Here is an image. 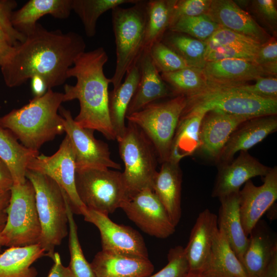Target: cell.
<instances>
[{
  "instance_id": "cell-50",
  "label": "cell",
  "mask_w": 277,
  "mask_h": 277,
  "mask_svg": "<svg viewBox=\"0 0 277 277\" xmlns=\"http://www.w3.org/2000/svg\"><path fill=\"white\" fill-rule=\"evenodd\" d=\"M10 198V190L0 189V226H4L7 219V208Z\"/></svg>"
},
{
  "instance_id": "cell-51",
  "label": "cell",
  "mask_w": 277,
  "mask_h": 277,
  "mask_svg": "<svg viewBox=\"0 0 277 277\" xmlns=\"http://www.w3.org/2000/svg\"><path fill=\"white\" fill-rule=\"evenodd\" d=\"M31 89L34 97L44 95L48 89L45 82L39 77H33L31 79Z\"/></svg>"
},
{
  "instance_id": "cell-28",
  "label": "cell",
  "mask_w": 277,
  "mask_h": 277,
  "mask_svg": "<svg viewBox=\"0 0 277 277\" xmlns=\"http://www.w3.org/2000/svg\"><path fill=\"white\" fill-rule=\"evenodd\" d=\"M125 80L109 92V114L111 124L117 138L125 131V120L129 105L136 90L140 78L138 62L128 70Z\"/></svg>"
},
{
  "instance_id": "cell-22",
  "label": "cell",
  "mask_w": 277,
  "mask_h": 277,
  "mask_svg": "<svg viewBox=\"0 0 277 277\" xmlns=\"http://www.w3.org/2000/svg\"><path fill=\"white\" fill-rule=\"evenodd\" d=\"M138 64L140 70V81L128 108L126 116L172 94L154 64L149 51L143 50Z\"/></svg>"
},
{
  "instance_id": "cell-34",
  "label": "cell",
  "mask_w": 277,
  "mask_h": 277,
  "mask_svg": "<svg viewBox=\"0 0 277 277\" xmlns=\"http://www.w3.org/2000/svg\"><path fill=\"white\" fill-rule=\"evenodd\" d=\"M161 42L182 57L190 67L204 68L206 63V42L169 30L164 34Z\"/></svg>"
},
{
  "instance_id": "cell-14",
  "label": "cell",
  "mask_w": 277,
  "mask_h": 277,
  "mask_svg": "<svg viewBox=\"0 0 277 277\" xmlns=\"http://www.w3.org/2000/svg\"><path fill=\"white\" fill-rule=\"evenodd\" d=\"M82 215L85 221L98 229L102 250L148 259L144 240L137 230L128 226L116 224L108 215L87 208Z\"/></svg>"
},
{
  "instance_id": "cell-44",
  "label": "cell",
  "mask_w": 277,
  "mask_h": 277,
  "mask_svg": "<svg viewBox=\"0 0 277 277\" xmlns=\"http://www.w3.org/2000/svg\"><path fill=\"white\" fill-rule=\"evenodd\" d=\"M254 62L267 76H276L277 41L275 35L260 47Z\"/></svg>"
},
{
  "instance_id": "cell-27",
  "label": "cell",
  "mask_w": 277,
  "mask_h": 277,
  "mask_svg": "<svg viewBox=\"0 0 277 277\" xmlns=\"http://www.w3.org/2000/svg\"><path fill=\"white\" fill-rule=\"evenodd\" d=\"M239 192L219 199L221 206L217 225L219 229L224 232L230 246L242 262L249 244V238L246 235L241 222Z\"/></svg>"
},
{
  "instance_id": "cell-48",
  "label": "cell",
  "mask_w": 277,
  "mask_h": 277,
  "mask_svg": "<svg viewBox=\"0 0 277 277\" xmlns=\"http://www.w3.org/2000/svg\"><path fill=\"white\" fill-rule=\"evenodd\" d=\"M53 261L54 264L47 277H74L69 267L63 265L58 252H55Z\"/></svg>"
},
{
  "instance_id": "cell-17",
  "label": "cell",
  "mask_w": 277,
  "mask_h": 277,
  "mask_svg": "<svg viewBox=\"0 0 277 277\" xmlns=\"http://www.w3.org/2000/svg\"><path fill=\"white\" fill-rule=\"evenodd\" d=\"M250 118L216 111L206 112L200 125L199 150L209 159L218 161L232 132L240 124Z\"/></svg>"
},
{
  "instance_id": "cell-33",
  "label": "cell",
  "mask_w": 277,
  "mask_h": 277,
  "mask_svg": "<svg viewBox=\"0 0 277 277\" xmlns=\"http://www.w3.org/2000/svg\"><path fill=\"white\" fill-rule=\"evenodd\" d=\"M175 0H149L146 3V22L143 50L149 51L168 30Z\"/></svg>"
},
{
  "instance_id": "cell-45",
  "label": "cell",
  "mask_w": 277,
  "mask_h": 277,
  "mask_svg": "<svg viewBox=\"0 0 277 277\" xmlns=\"http://www.w3.org/2000/svg\"><path fill=\"white\" fill-rule=\"evenodd\" d=\"M17 3L14 0H0V28L9 37L13 47L23 42L26 36L13 26L11 18Z\"/></svg>"
},
{
  "instance_id": "cell-54",
  "label": "cell",
  "mask_w": 277,
  "mask_h": 277,
  "mask_svg": "<svg viewBox=\"0 0 277 277\" xmlns=\"http://www.w3.org/2000/svg\"><path fill=\"white\" fill-rule=\"evenodd\" d=\"M0 43L9 45L11 46H12L9 37L4 33V32L2 30L1 28H0Z\"/></svg>"
},
{
  "instance_id": "cell-26",
  "label": "cell",
  "mask_w": 277,
  "mask_h": 277,
  "mask_svg": "<svg viewBox=\"0 0 277 277\" xmlns=\"http://www.w3.org/2000/svg\"><path fill=\"white\" fill-rule=\"evenodd\" d=\"M72 0H30L13 12L14 28L25 36L35 29L37 21L45 15L58 19L67 18L72 10Z\"/></svg>"
},
{
  "instance_id": "cell-8",
  "label": "cell",
  "mask_w": 277,
  "mask_h": 277,
  "mask_svg": "<svg viewBox=\"0 0 277 277\" xmlns=\"http://www.w3.org/2000/svg\"><path fill=\"white\" fill-rule=\"evenodd\" d=\"M41 236L32 184L28 179L22 184H13L7 208L6 221L0 232L2 246L24 247L38 244Z\"/></svg>"
},
{
  "instance_id": "cell-18",
  "label": "cell",
  "mask_w": 277,
  "mask_h": 277,
  "mask_svg": "<svg viewBox=\"0 0 277 277\" xmlns=\"http://www.w3.org/2000/svg\"><path fill=\"white\" fill-rule=\"evenodd\" d=\"M219 230L217 216L208 209L200 213L184 248L190 273L202 274L209 259Z\"/></svg>"
},
{
  "instance_id": "cell-39",
  "label": "cell",
  "mask_w": 277,
  "mask_h": 277,
  "mask_svg": "<svg viewBox=\"0 0 277 277\" xmlns=\"http://www.w3.org/2000/svg\"><path fill=\"white\" fill-rule=\"evenodd\" d=\"M149 53L160 73L171 72L190 67L182 57L161 41L153 44Z\"/></svg>"
},
{
  "instance_id": "cell-49",
  "label": "cell",
  "mask_w": 277,
  "mask_h": 277,
  "mask_svg": "<svg viewBox=\"0 0 277 277\" xmlns=\"http://www.w3.org/2000/svg\"><path fill=\"white\" fill-rule=\"evenodd\" d=\"M14 183L8 166L0 158V189L10 191Z\"/></svg>"
},
{
  "instance_id": "cell-20",
  "label": "cell",
  "mask_w": 277,
  "mask_h": 277,
  "mask_svg": "<svg viewBox=\"0 0 277 277\" xmlns=\"http://www.w3.org/2000/svg\"><path fill=\"white\" fill-rule=\"evenodd\" d=\"M202 70L211 87H234L267 76L254 61L244 59L208 62Z\"/></svg>"
},
{
  "instance_id": "cell-40",
  "label": "cell",
  "mask_w": 277,
  "mask_h": 277,
  "mask_svg": "<svg viewBox=\"0 0 277 277\" xmlns=\"http://www.w3.org/2000/svg\"><path fill=\"white\" fill-rule=\"evenodd\" d=\"M206 42L234 46L258 52L262 45L257 40L228 29L220 27Z\"/></svg>"
},
{
  "instance_id": "cell-21",
  "label": "cell",
  "mask_w": 277,
  "mask_h": 277,
  "mask_svg": "<svg viewBox=\"0 0 277 277\" xmlns=\"http://www.w3.org/2000/svg\"><path fill=\"white\" fill-rule=\"evenodd\" d=\"M277 129L276 115L250 118L240 124L230 136L218 161L229 163L238 152L248 149Z\"/></svg>"
},
{
  "instance_id": "cell-6",
  "label": "cell",
  "mask_w": 277,
  "mask_h": 277,
  "mask_svg": "<svg viewBox=\"0 0 277 277\" xmlns=\"http://www.w3.org/2000/svg\"><path fill=\"white\" fill-rule=\"evenodd\" d=\"M116 140L124 164L122 173L128 198L144 189H152L159 161L151 141L137 125L128 121L123 135Z\"/></svg>"
},
{
  "instance_id": "cell-7",
  "label": "cell",
  "mask_w": 277,
  "mask_h": 277,
  "mask_svg": "<svg viewBox=\"0 0 277 277\" xmlns=\"http://www.w3.org/2000/svg\"><path fill=\"white\" fill-rule=\"evenodd\" d=\"M186 98V106L182 114L216 111L254 118L277 113V99L261 97L233 87L209 86Z\"/></svg>"
},
{
  "instance_id": "cell-31",
  "label": "cell",
  "mask_w": 277,
  "mask_h": 277,
  "mask_svg": "<svg viewBox=\"0 0 277 277\" xmlns=\"http://www.w3.org/2000/svg\"><path fill=\"white\" fill-rule=\"evenodd\" d=\"M45 255L39 244L9 247L0 254V277H36L32 265Z\"/></svg>"
},
{
  "instance_id": "cell-3",
  "label": "cell",
  "mask_w": 277,
  "mask_h": 277,
  "mask_svg": "<svg viewBox=\"0 0 277 277\" xmlns=\"http://www.w3.org/2000/svg\"><path fill=\"white\" fill-rule=\"evenodd\" d=\"M63 93L48 89L18 109L0 117V125L10 130L25 147L38 151L46 143L65 132L64 118L58 111Z\"/></svg>"
},
{
  "instance_id": "cell-4",
  "label": "cell",
  "mask_w": 277,
  "mask_h": 277,
  "mask_svg": "<svg viewBox=\"0 0 277 277\" xmlns=\"http://www.w3.org/2000/svg\"><path fill=\"white\" fill-rule=\"evenodd\" d=\"M26 177L32 184L41 227L39 245L45 256L54 259L55 249L68 234L65 191L49 176L27 169Z\"/></svg>"
},
{
  "instance_id": "cell-53",
  "label": "cell",
  "mask_w": 277,
  "mask_h": 277,
  "mask_svg": "<svg viewBox=\"0 0 277 277\" xmlns=\"http://www.w3.org/2000/svg\"><path fill=\"white\" fill-rule=\"evenodd\" d=\"M261 277H277V253L274 254L266 271Z\"/></svg>"
},
{
  "instance_id": "cell-52",
  "label": "cell",
  "mask_w": 277,
  "mask_h": 277,
  "mask_svg": "<svg viewBox=\"0 0 277 277\" xmlns=\"http://www.w3.org/2000/svg\"><path fill=\"white\" fill-rule=\"evenodd\" d=\"M14 47L9 45L0 43V66L9 57Z\"/></svg>"
},
{
  "instance_id": "cell-15",
  "label": "cell",
  "mask_w": 277,
  "mask_h": 277,
  "mask_svg": "<svg viewBox=\"0 0 277 277\" xmlns=\"http://www.w3.org/2000/svg\"><path fill=\"white\" fill-rule=\"evenodd\" d=\"M263 179L259 186L248 181L239 192L241 220L247 236L277 199L276 166L271 168Z\"/></svg>"
},
{
  "instance_id": "cell-55",
  "label": "cell",
  "mask_w": 277,
  "mask_h": 277,
  "mask_svg": "<svg viewBox=\"0 0 277 277\" xmlns=\"http://www.w3.org/2000/svg\"><path fill=\"white\" fill-rule=\"evenodd\" d=\"M186 277H205L202 274H192L189 273Z\"/></svg>"
},
{
  "instance_id": "cell-11",
  "label": "cell",
  "mask_w": 277,
  "mask_h": 277,
  "mask_svg": "<svg viewBox=\"0 0 277 277\" xmlns=\"http://www.w3.org/2000/svg\"><path fill=\"white\" fill-rule=\"evenodd\" d=\"M27 169L46 175L54 181L66 193L73 213L83 215L87 208L76 192L75 157L67 135L55 153L50 156L39 154L30 161Z\"/></svg>"
},
{
  "instance_id": "cell-29",
  "label": "cell",
  "mask_w": 277,
  "mask_h": 277,
  "mask_svg": "<svg viewBox=\"0 0 277 277\" xmlns=\"http://www.w3.org/2000/svg\"><path fill=\"white\" fill-rule=\"evenodd\" d=\"M202 274L205 277H248L224 232L218 230L208 263Z\"/></svg>"
},
{
  "instance_id": "cell-10",
  "label": "cell",
  "mask_w": 277,
  "mask_h": 277,
  "mask_svg": "<svg viewBox=\"0 0 277 277\" xmlns=\"http://www.w3.org/2000/svg\"><path fill=\"white\" fill-rule=\"evenodd\" d=\"M75 184L78 196L88 209L108 215L128 198L122 173L110 168L76 169Z\"/></svg>"
},
{
  "instance_id": "cell-41",
  "label": "cell",
  "mask_w": 277,
  "mask_h": 277,
  "mask_svg": "<svg viewBox=\"0 0 277 277\" xmlns=\"http://www.w3.org/2000/svg\"><path fill=\"white\" fill-rule=\"evenodd\" d=\"M167 265L154 274L147 277H186L189 272L184 247L177 246L171 248L167 254Z\"/></svg>"
},
{
  "instance_id": "cell-43",
  "label": "cell",
  "mask_w": 277,
  "mask_h": 277,
  "mask_svg": "<svg viewBox=\"0 0 277 277\" xmlns=\"http://www.w3.org/2000/svg\"><path fill=\"white\" fill-rule=\"evenodd\" d=\"M211 2V0H175L169 28L182 17L206 14Z\"/></svg>"
},
{
  "instance_id": "cell-38",
  "label": "cell",
  "mask_w": 277,
  "mask_h": 277,
  "mask_svg": "<svg viewBox=\"0 0 277 277\" xmlns=\"http://www.w3.org/2000/svg\"><path fill=\"white\" fill-rule=\"evenodd\" d=\"M221 27L207 15L184 16L178 19L168 30L188 35L206 42Z\"/></svg>"
},
{
  "instance_id": "cell-19",
  "label": "cell",
  "mask_w": 277,
  "mask_h": 277,
  "mask_svg": "<svg viewBox=\"0 0 277 277\" xmlns=\"http://www.w3.org/2000/svg\"><path fill=\"white\" fill-rule=\"evenodd\" d=\"M206 14L221 27L252 37L262 44L272 36L234 1L211 0Z\"/></svg>"
},
{
  "instance_id": "cell-25",
  "label": "cell",
  "mask_w": 277,
  "mask_h": 277,
  "mask_svg": "<svg viewBox=\"0 0 277 277\" xmlns=\"http://www.w3.org/2000/svg\"><path fill=\"white\" fill-rule=\"evenodd\" d=\"M182 174L179 163L170 161L162 163L154 179L152 189L176 227L182 215Z\"/></svg>"
},
{
  "instance_id": "cell-5",
  "label": "cell",
  "mask_w": 277,
  "mask_h": 277,
  "mask_svg": "<svg viewBox=\"0 0 277 277\" xmlns=\"http://www.w3.org/2000/svg\"><path fill=\"white\" fill-rule=\"evenodd\" d=\"M147 1L138 0L130 7L118 6L112 10V21L116 45V66L110 78L113 89L135 65L144 50Z\"/></svg>"
},
{
  "instance_id": "cell-36",
  "label": "cell",
  "mask_w": 277,
  "mask_h": 277,
  "mask_svg": "<svg viewBox=\"0 0 277 277\" xmlns=\"http://www.w3.org/2000/svg\"><path fill=\"white\" fill-rule=\"evenodd\" d=\"M138 0H72V10L78 15L88 37L94 36L99 17L105 12L125 4L136 3Z\"/></svg>"
},
{
  "instance_id": "cell-23",
  "label": "cell",
  "mask_w": 277,
  "mask_h": 277,
  "mask_svg": "<svg viewBox=\"0 0 277 277\" xmlns=\"http://www.w3.org/2000/svg\"><path fill=\"white\" fill-rule=\"evenodd\" d=\"M249 235V244L241 263L248 277H261L277 253L276 240L260 220Z\"/></svg>"
},
{
  "instance_id": "cell-16",
  "label": "cell",
  "mask_w": 277,
  "mask_h": 277,
  "mask_svg": "<svg viewBox=\"0 0 277 277\" xmlns=\"http://www.w3.org/2000/svg\"><path fill=\"white\" fill-rule=\"evenodd\" d=\"M271 169L252 156L248 151L229 163H222L219 168L212 196L219 199L239 192L241 187L251 178L265 176Z\"/></svg>"
},
{
  "instance_id": "cell-24",
  "label": "cell",
  "mask_w": 277,
  "mask_h": 277,
  "mask_svg": "<svg viewBox=\"0 0 277 277\" xmlns=\"http://www.w3.org/2000/svg\"><path fill=\"white\" fill-rule=\"evenodd\" d=\"M96 277H147L154 270L149 259L101 250L90 263Z\"/></svg>"
},
{
  "instance_id": "cell-12",
  "label": "cell",
  "mask_w": 277,
  "mask_h": 277,
  "mask_svg": "<svg viewBox=\"0 0 277 277\" xmlns=\"http://www.w3.org/2000/svg\"><path fill=\"white\" fill-rule=\"evenodd\" d=\"M59 112L64 118L65 132L69 138L74 152L76 169H121V165L111 159L107 144L95 138L94 130L77 125L71 112L64 107L61 106Z\"/></svg>"
},
{
  "instance_id": "cell-13",
  "label": "cell",
  "mask_w": 277,
  "mask_h": 277,
  "mask_svg": "<svg viewBox=\"0 0 277 277\" xmlns=\"http://www.w3.org/2000/svg\"><path fill=\"white\" fill-rule=\"evenodd\" d=\"M127 217L149 235L166 239L175 231L164 207L150 188L144 189L128 198L121 208Z\"/></svg>"
},
{
  "instance_id": "cell-32",
  "label": "cell",
  "mask_w": 277,
  "mask_h": 277,
  "mask_svg": "<svg viewBox=\"0 0 277 277\" xmlns=\"http://www.w3.org/2000/svg\"><path fill=\"white\" fill-rule=\"evenodd\" d=\"M38 154L39 151L25 147L10 130L0 125V158L10 169L13 184H22L26 181L28 166Z\"/></svg>"
},
{
  "instance_id": "cell-2",
  "label": "cell",
  "mask_w": 277,
  "mask_h": 277,
  "mask_svg": "<svg viewBox=\"0 0 277 277\" xmlns=\"http://www.w3.org/2000/svg\"><path fill=\"white\" fill-rule=\"evenodd\" d=\"M108 60L103 47L85 51L75 60L68 70V78L76 79L74 85H64L63 102L77 100L80 112L74 118L79 126L96 130L109 140H116L108 109V86L110 78L104 74Z\"/></svg>"
},
{
  "instance_id": "cell-35",
  "label": "cell",
  "mask_w": 277,
  "mask_h": 277,
  "mask_svg": "<svg viewBox=\"0 0 277 277\" xmlns=\"http://www.w3.org/2000/svg\"><path fill=\"white\" fill-rule=\"evenodd\" d=\"M161 75L174 96H191L209 87L202 69L189 67L173 72L162 73Z\"/></svg>"
},
{
  "instance_id": "cell-9",
  "label": "cell",
  "mask_w": 277,
  "mask_h": 277,
  "mask_svg": "<svg viewBox=\"0 0 277 277\" xmlns=\"http://www.w3.org/2000/svg\"><path fill=\"white\" fill-rule=\"evenodd\" d=\"M186 104V96L177 95L151 103L126 117L149 139L161 164L169 160L173 138Z\"/></svg>"
},
{
  "instance_id": "cell-47",
  "label": "cell",
  "mask_w": 277,
  "mask_h": 277,
  "mask_svg": "<svg viewBox=\"0 0 277 277\" xmlns=\"http://www.w3.org/2000/svg\"><path fill=\"white\" fill-rule=\"evenodd\" d=\"M276 1L256 0L251 1L254 14L270 30L276 32L277 9Z\"/></svg>"
},
{
  "instance_id": "cell-46",
  "label": "cell",
  "mask_w": 277,
  "mask_h": 277,
  "mask_svg": "<svg viewBox=\"0 0 277 277\" xmlns=\"http://www.w3.org/2000/svg\"><path fill=\"white\" fill-rule=\"evenodd\" d=\"M255 81L254 84H245L230 87L261 97L277 99L276 76H262Z\"/></svg>"
},
{
  "instance_id": "cell-37",
  "label": "cell",
  "mask_w": 277,
  "mask_h": 277,
  "mask_svg": "<svg viewBox=\"0 0 277 277\" xmlns=\"http://www.w3.org/2000/svg\"><path fill=\"white\" fill-rule=\"evenodd\" d=\"M68 226V246L70 255L69 268L74 277H96L90 263L86 259L78 237L77 227L70 200L66 193Z\"/></svg>"
},
{
  "instance_id": "cell-56",
  "label": "cell",
  "mask_w": 277,
  "mask_h": 277,
  "mask_svg": "<svg viewBox=\"0 0 277 277\" xmlns=\"http://www.w3.org/2000/svg\"><path fill=\"white\" fill-rule=\"evenodd\" d=\"M3 226H0V232H1V231H2V229H3ZM2 246L1 244V242H0V248H1Z\"/></svg>"
},
{
  "instance_id": "cell-1",
  "label": "cell",
  "mask_w": 277,
  "mask_h": 277,
  "mask_svg": "<svg viewBox=\"0 0 277 277\" xmlns=\"http://www.w3.org/2000/svg\"><path fill=\"white\" fill-rule=\"evenodd\" d=\"M86 46L83 37L75 32L48 30L37 23L0 66L4 82L15 87L36 76L43 80L48 89L60 86L68 78V69Z\"/></svg>"
},
{
  "instance_id": "cell-42",
  "label": "cell",
  "mask_w": 277,
  "mask_h": 277,
  "mask_svg": "<svg viewBox=\"0 0 277 277\" xmlns=\"http://www.w3.org/2000/svg\"><path fill=\"white\" fill-rule=\"evenodd\" d=\"M206 62L226 59H244L254 61L258 52L231 46L215 44L206 42Z\"/></svg>"
},
{
  "instance_id": "cell-30",
  "label": "cell",
  "mask_w": 277,
  "mask_h": 277,
  "mask_svg": "<svg viewBox=\"0 0 277 277\" xmlns=\"http://www.w3.org/2000/svg\"><path fill=\"white\" fill-rule=\"evenodd\" d=\"M205 114L201 112L181 114L168 161L179 163L182 159L192 155L199 150L200 125Z\"/></svg>"
}]
</instances>
